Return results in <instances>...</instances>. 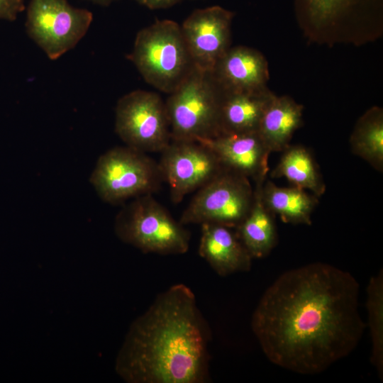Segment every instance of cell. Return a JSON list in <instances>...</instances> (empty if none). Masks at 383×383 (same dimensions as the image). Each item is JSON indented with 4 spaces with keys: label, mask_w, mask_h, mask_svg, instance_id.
Listing matches in <instances>:
<instances>
[{
    "label": "cell",
    "mask_w": 383,
    "mask_h": 383,
    "mask_svg": "<svg viewBox=\"0 0 383 383\" xmlns=\"http://www.w3.org/2000/svg\"><path fill=\"white\" fill-rule=\"evenodd\" d=\"M360 285L348 272L316 262L281 274L265 291L250 326L266 357L301 374H316L349 355L366 323Z\"/></svg>",
    "instance_id": "cell-1"
},
{
    "label": "cell",
    "mask_w": 383,
    "mask_h": 383,
    "mask_svg": "<svg viewBox=\"0 0 383 383\" xmlns=\"http://www.w3.org/2000/svg\"><path fill=\"white\" fill-rule=\"evenodd\" d=\"M211 338L192 290L172 285L130 326L116 372L128 383L207 382Z\"/></svg>",
    "instance_id": "cell-2"
},
{
    "label": "cell",
    "mask_w": 383,
    "mask_h": 383,
    "mask_svg": "<svg viewBox=\"0 0 383 383\" xmlns=\"http://www.w3.org/2000/svg\"><path fill=\"white\" fill-rule=\"evenodd\" d=\"M128 58L147 83L168 94L194 67L180 25L169 19L139 30Z\"/></svg>",
    "instance_id": "cell-3"
},
{
    "label": "cell",
    "mask_w": 383,
    "mask_h": 383,
    "mask_svg": "<svg viewBox=\"0 0 383 383\" xmlns=\"http://www.w3.org/2000/svg\"><path fill=\"white\" fill-rule=\"evenodd\" d=\"M114 230L121 240L144 253L182 255L189 248L190 232L150 194L135 197L123 207Z\"/></svg>",
    "instance_id": "cell-4"
},
{
    "label": "cell",
    "mask_w": 383,
    "mask_h": 383,
    "mask_svg": "<svg viewBox=\"0 0 383 383\" xmlns=\"http://www.w3.org/2000/svg\"><path fill=\"white\" fill-rule=\"evenodd\" d=\"M221 99L211 73L194 67L165 102L172 140L199 141L218 135Z\"/></svg>",
    "instance_id": "cell-5"
},
{
    "label": "cell",
    "mask_w": 383,
    "mask_h": 383,
    "mask_svg": "<svg viewBox=\"0 0 383 383\" xmlns=\"http://www.w3.org/2000/svg\"><path fill=\"white\" fill-rule=\"evenodd\" d=\"M89 180L100 198L110 204L152 194L163 182L158 163L128 146L116 147L101 155Z\"/></svg>",
    "instance_id": "cell-6"
},
{
    "label": "cell",
    "mask_w": 383,
    "mask_h": 383,
    "mask_svg": "<svg viewBox=\"0 0 383 383\" xmlns=\"http://www.w3.org/2000/svg\"><path fill=\"white\" fill-rule=\"evenodd\" d=\"M253 196L248 178L223 168L198 189L179 221L184 226L216 223L235 228L249 213Z\"/></svg>",
    "instance_id": "cell-7"
},
{
    "label": "cell",
    "mask_w": 383,
    "mask_h": 383,
    "mask_svg": "<svg viewBox=\"0 0 383 383\" xmlns=\"http://www.w3.org/2000/svg\"><path fill=\"white\" fill-rule=\"evenodd\" d=\"M92 20L91 11L72 6L67 0H30L26 28L47 56L56 60L78 43Z\"/></svg>",
    "instance_id": "cell-8"
},
{
    "label": "cell",
    "mask_w": 383,
    "mask_h": 383,
    "mask_svg": "<svg viewBox=\"0 0 383 383\" xmlns=\"http://www.w3.org/2000/svg\"><path fill=\"white\" fill-rule=\"evenodd\" d=\"M115 131L127 146L143 152H161L170 143L165 103L153 91L135 90L116 107Z\"/></svg>",
    "instance_id": "cell-9"
},
{
    "label": "cell",
    "mask_w": 383,
    "mask_h": 383,
    "mask_svg": "<svg viewBox=\"0 0 383 383\" xmlns=\"http://www.w3.org/2000/svg\"><path fill=\"white\" fill-rule=\"evenodd\" d=\"M157 163L174 204L181 202L187 194L200 189L223 170L211 150L192 140H171L161 151Z\"/></svg>",
    "instance_id": "cell-10"
},
{
    "label": "cell",
    "mask_w": 383,
    "mask_h": 383,
    "mask_svg": "<svg viewBox=\"0 0 383 383\" xmlns=\"http://www.w3.org/2000/svg\"><path fill=\"white\" fill-rule=\"evenodd\" d=\"M234 13L220 6L194 10L182 23V33L195 67L211 72L231 48Z\"/></svg>",
    "instance_id": "cell-11"
},
{
    "label": "cell",
    "mask_w": 383,
    "mask_h": 383,
    "mask_svg": "<svg viewBox=\"0 0 383 383\" xmlns=\"http://www.w3.org/2000/svg\"><path fill=\"white\" fill-rule=\"evenodd\" d=\"M196 142L211 150L224 169L254 182L267 179L271 152L257 131L220 134Z\"/></svg>",
    "instance_id": "cell-12"
},
{
    "label": "cell",
    "mask_w": 383,
    "mask_h": 383,
    "mask_svg": "<svg viewBox=\"0 0 383 383\" xmlns=\"http://www.w3.org/2000/svg\"><path fill=\"white\" fill-rule=\"evenodd\" d=\"M211 73L221 91H253L267 88L266 59L257 50L246 46L231 47Z\"/></svg>",
    "instance_id": "cell-13"
},
{
    "label": "cell",
    "mask_w": 383,
    "mask_h": 383,
    "mask_svg": "<svg viewBox=\"0 0 383 383\" xmlns=\"http://www.w3.org/2000/svg\"><path fill=\"white\" fill-rule=\"evenodd\" d=\"M199 255L221 277L251 270L252 257L235 231L223 225L201 224Z\"/></svg>",
    "instance_id": "cell-14"
},
{
    "label": "cell",
    "mask_w": 383,
    "mask_h": 383,
    "mask_svg": "<svg viewBox=\"0 0 383 383\" xmlns=\"http://www.w3.org/2000/svg\"><path fill=\"white\" fill-rule=\"evenodd\" d=\"M274 95L267 88L253 91H221L218 135L257 131Z\"/></svg>",
    "instance_id": "cell-15"
},
{
    "label": "cell",
    "mask_w": 383,
    "mask_h": 383,
    "mask_svg": "<svg viewBox=\"0 0 383 383\" xmlns=\"http://www.w3.org/2000/svg\"><path fill=\"white\" fill-rule=\"evenodd\" d=\"M299 18L311 27L325 28L343 21L380 15L382 0H294Z\"/></svg>",
    "instance_id": "cell-16"
},
{
    "label": "cell",
    "mask_w": 383,
    "mask_h": 383,
    "mask_svg": "<svg viewBox=\"0 0 383 383\" xmlns=\"http://www.w3.org/2000/svg\"><path fill=\"white\" fill-rule=\"evenodd\" d=\"M265 180L255 182L254 196L250 210L235 228V233L250 256L267 257L277 243L274 215L264 204L262 189Z\"/></svg>",
    "instance_id": "cell-17"
},
{
    "label": "cell",
    "mask_w": 383,
    "mask_h": 383,
    "mask_svg": "<svg viewBox=\"0 0 383 383\" xmlns=\"http://www.w3.org/2000/svg\"><path fill=\"white\" fill-rule=\"evenodd\" d=\"M304 107L288 96L275 94L267 105L257 133L270 152H282L301 126Z\"/></svg>",
    "instance_id": "cell-18"
},
{
    "label": "cell",
    "mask_w": 383,
    "mask_h": 383,
    "mask_svg": "<svg viewBox=\"0 0 383 383\" xmlns=\"http://www.w3.org/2000/svg\"><path fill=\"white\" fill-rule=\"evenodd\" d=\"M262 196L266 207L283 222L311 224V215L318 203V197L314 194L295 186L281 187L266 179Z\"/></svg>",
    "instance_id": "cell-19"
},
{
    "label": "cell",
    "mask_w": 383,
    "mask_h": 383,
    "mask_svg": "<svg viewBox=\"0 0 383 383\" xmlns=\"http://www.w3.org/2000/svg\"><path fill=\"white\" fill-rule=\"evenodd\" d=\"M282 152L271 177H284L293 186L321 196L326 192V184L311 152L301 145H289Z\"/></svg>",
    "instance_id": "cell-20"
},
{
    "label": "cell",
    "mask_w": 383,
    "mask_h": 383,
    "mask_svg": "<svg viewBox=\"0 0 383 383\" xmlns=\"http://www.w3.org/2000/svg\"><path fill=\"white\" fill-rule=\"evenodd\" d=\"M351 151L379 172L383 170V111L367 110L357 121L350 138Z\"/></svg>",
    "instance_id": "cell-21"
},
{
    "label": "cell",
    "mask_w": 383,
    "mask_h": 383,
    "mask_svg": "<svg viewBox=\"0 0 383 383\" xmlns=\"http://www.w3.org/2000/svg\"><path fill=\"white\" fill-rule=\"evenodd\" d=\"M366 307L372 353L370 361L383 380V271L372 277L367 287Z\"/></svg>",
    "instance_id": "cell-22"
},
{
    "label": "cell",
    "mask_w": 383,
    "mask_h": 383,
    "mask_svg": "<svg viewBox=\"0 0 383 383\" xmlns=\"http://www.w3.org/2000/svg\"><path fill=\"white\" fill-rule=\"evenodd\" d=\"M25 9V0H0V20L15 21Z\"/></svg>",
    "instance_id": "cell-23"
},
{
    "label": "cell",
    "mask_w": 383,
    "mask_h": 383,
    "mask_svg": "<svg viewBox=\"0 0 383 383\" xmlns=\"http://www.w3.org/2000/svg\"><path fill=\"white\" fill-rule=\"evenodd\" d=\"M138 3L141 5L146 6L150 9H167L177 3L180 2L182 0H135Z\"/></svg>",
    "instance_id": "cell-24"
},
{
    "label": "cell",
    "mask_w": 383,
    "mask_h": 383,
    "mask_svg": "<svg viewBox=\"0 0 383 383\" xmlns=\"http://www.w3.org/2000/svg\"><path fill=\"white\" fill-rule=\"evenodd\" d=\"M89 1H90L93 4L106 6H109V4H111L116 0H89Z\"/></svg>",
    "instance_id": "cell-25"
}]
</instances>
